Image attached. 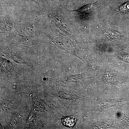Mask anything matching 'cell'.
<instances>
[{
	"mask_svg": "<svg viewBox=\"0 0 129 129\" xmlns=\"http://www.w3.org/2000/svg\"><path fill=\"white\" fill-rule=\"evenodd\" d=\"M62 123L67 127H72L76 123V119L75 118L72 116L66 117L62 119Z\"/></svg>",
	"mask_w": 129,
	"mask_h": 129,
	"instance_id": "cell-1",
	"label": "cell"
},
{
	"mask_svg": "<svg viewBox=\"0 0 129 129\" xmlns=\"http://www.w3.org/2000/svg\"><path fill=\"white\" fill-rule=\"evenodd\" d=\"M120 10L122 12H126L129 10V3H127L122 5L120 8Z\"/></svg>",
	"mask_w": 129,
	"mask_h": 129,
	"instance_id": "cell-2",
	"label": "cell"
},
{
	"mask_svg": "<svg viewBox=\"0 0 129 129\" xmlns=\"http://www.w3.org/2000/svg\"><path fill=\"white\" fill-rule=\"evenodd\" d=\"M46 1H48V0H45ZM51 1H52V0H51Z\"/></svg>",
	"mask_w": 129,
	"mask_h": 129,
	"instance_id": "cell-3",
	"label": "cell"
}]
</instances>
